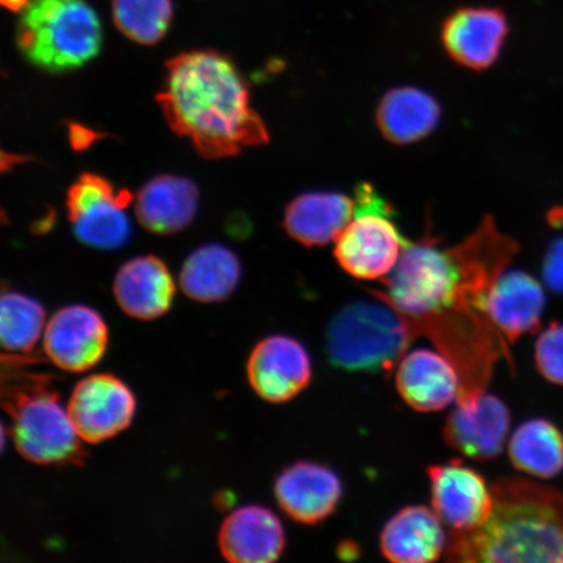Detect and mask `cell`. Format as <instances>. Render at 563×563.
I'll return each instance as SVG.
<instances>
[{
    "label": "cell",
    "instance_id": "cell-1",
    "mask_svg": "<svg viewBox=\"0 0 563 563\" xmlns=\"http://www.w3.org/2000/svg\"><path fill=\"white\" fill-rule=\"evenodd\" d=\"M518 251L490 216L448 249L427 232L417 242L407 241L398 264L382 279L385 290L372 291L454 364L462 402L487 391L499 361L512 365L510 344L493 325L488 299Z\"/></svg>",
    "mask_w": 563,
    "mask_h": 563
},
{
    "label": "cell",
    "instance_id": "cell-2",
    "mask_svg": "<svg viewBox=\"0 0 563 563\" xmlns=\"http://www.w3.org/2000/svg\"><path fill=\"white\" fill-rule=\"evenodd\" d=\"M166 68L157 101L175 133L191 141L200 156L232 157L243 147L269 141L263 119L252 108L249 84L228 55L183 53Z\"/></svg>",
    "mask_w": 563,
    "mask_h": 563
},
{
    "label": "cell",
    "instance_id": "cell-3",
    "mask_svg": "<svg viewBox=\"0 0 563 563\" xmlns=\"http://www.w3.org/2000/svg\"><path fill=\"white\" fill-rule=\"evenodd\" d=\"M492 492L488 522L450 533L449 561L563 562V492L525 478H499Z\"/></svg>",
    "mask_w": 563,
    "mask_h": 563
},
{
    "label": "cell",
    "instance_id": "cell-4",
    "mask_svg": "<svg viewBox=\"0 0 563 563\" xmlns=\"http://www.w3.org/2000/svg\"><path fill=\"white\" fill-rule=\"evenodd\" d=\"M30 358L3 356L2 405L19 454L37 464L84 460L81 439L60 404L52 375L30 371Z\"/></svg>",
    "mask_w": 563,
    "mask_h": 563
},
{
    "label": "cell",
    "instance_id": "cell-5",
    "mask_svg": "<svg viewBox=\"0 0 563 563\" xmlns=\"http://www.w3.org/2000/svg\"><path fill=\"white\" fill-rule=\"evenodd\" d=\"M16 41L33 66L51 74L69 73L100 53L102 27L86 0H31L21 11Z\"/></svg>",
    "mask_w": 563,
    "mask_h": 563
},
{
    "label": "cell",
    "instance_id": "cell-6",
    "mask_svg": "<svg viewBox=\"0 0 563 563\" xmlns=\"http://www.w3.org/2000/svg\"><path fill=\"white\" fill-rule=\"evenodd\" d=\"M373 298L351 302L330 321L325 350L333 367L351 373H389L418 336L396 308Z\"/></svg>",
    "mask_w": 563,
    "mask_h": 563
},
{
    "label": "cell",
    "instance_id": "cell-7",
    "mask_svg": "<svg viewBox=\"0 0 563 563\" xmlns=\"http://www.w3.org/2000/svg\"><path fill=\"white\" fill-rule=\"evenodd\" d=\"M355 214L336 239V263L351 277L384 279L399 262L407 239L397 228L396 210L369 183L355 189Z\"/></svg>",
    "mask_w": 563,
    "mask_h": 563
},
{
    "label": "cell",
    "instance_id": "cell-8",
    "mask_svg": "<svg viewBox=\"0 0 563 563\" xmlns=\"http://www.w3.org/2000/svg\"><path fill=\"white\" fill-rule=\"evenodd\" d=\"M132 196L97 174H82L67 195L68 218L79 241L96 250H117L129 241L125 214Z\"/></svg>",
    "mask_w": 563,
    "mask_h": 563
},
{
    "label": "cell",
    "instance_id": "cell-9",
    "mask_svg": "<svg viewBox=\"0 0 563 563\" xmlns=\"http://www.w3.org/2000/svg\"><path fill=\"white\" fill-rule=\"evenodd\" d=\"M67 411L81 441L100 443L130 427L135 417L136 400L122 379L91 375L76 384Z\"/></svg>",
    "mask_w": 563,
    "mask_h": 563
},
{
    "label": "cell",
    "instance_id": "cell-10",
    "mask_svg": "<svg viewBox=\"0 0 563 563\" xmlns=\"http://www.w3.org/2000/svg\"><path fill=\"white\" fill-rule=\"evenodd\" d=\"M427 474L433 510L450 532L473 531L488 522L493 492L482 474L461 460L435 464Z\"/></svg>",
    "mask_w": 563,
    "mask_h": 563
},
{
    "label": "cell",
    "instance_id": "cell-11",
    "mask_svg": "<svg viewBox=\"0 0 563 563\" xmlns=\"http://www.w3.org/2000/svg\"><path fill=\"white\" fill-rule=\"evenodd\" d=\"M246 376L260 398L271 404H285L311 384V357L294 338L271 335L252 350Z\"/></svg>",
    "mask_w": 563,
    "mask_h": 563
},
{
    "label": "cell",
    "instance_id": "cell-12",
    "mask_svg": "<svg viewBox=\"0 0 563 563\" xmlns=\"http://www.w3.org/2000/svg\"><path fill=\"white\" fill-rule=\"evenodd\" d=\"M108 343V325L100 313L87 306L62 308L45 327V354L62 371L80 373L93 368Z\"/></svg>",
    "mask_w": 563,
    "mask_h": 563
},
{
    "label": "cell",
    "instance_id": "cell-13",
    "mask_svg": "<svg viewBox=\"0 0 563 563\" xmlns=\"http://www.w3.org/2000/svg\"><path fill=\"white\" fill-rule=\"evenodd\" d=\"M508 34L509 23L503 10L462 7L443 21L441 42L457 65L485 70L498 60Z\"/></svg>",
    "mask_w": 563,
    "mask_h": 563
},
{
    "label": "cell",
    "instance_id": "cell-14",
    "mask_svg": "<svg viewBox=\"0 0 563 563\" xmlns=\"http://www.w3.org/2000/svg\"><path fill=\"white\" fill-rule=\"evenodd\" d=\"M510 421L508 406L485 391L474 405H457L449 415L443 426V440L470 460L489 462L501 454Z\"/></svg>",
    "mask_w": 563,
    "mask_h": 563
},
{
    "label": "cell",
    "instance_id": "cell-15",
    "mask_svg": "<svg viewBox=\"0 0 563 563\" xmlns=\"http://www.w3.org/2000/svg\"><path fill=\"white\" fill-rule=\"evenodd\" d=\"M282 511L295 522L316 526L333 516L341 503L343 485L332 468L316 462H297L274 485Z\"/></svg>",
    "mask_w": 563,
    "mask_h": 563
},
{
    "label": "cell",
    "instance_id": "cell-16",
    "mask_svg": "<svg viewBox=\"0 0 563 563\" xmlns=\"http://www.w3.org/2000/svg\"><path fill=\"white\" fill-rule=\"evenodd\" d=\"M397 390L405 402L419 412L445 410L460 396L461 378L449 358L432 350L406 354L396 372Z\"/></svg>",
    "mask_w": 563,
    "mask_h": 563
},
{
    "label": "cell",
    "instance_id": "cell-17",
    "mask_svg": "<svg viewBox=\"0 0 563 563\" xmlns=\"http://www.w3.org/2000/svg\"><path fill=\"white\" fill-rule=\"evenodd\" d=\"M218 545L224 560L232 563L276 562L285 552V528L269 509L246 505L224 519Z\"/></svg>",
    "mask_w": 563,
    "mask_h": 563
},
{
    "label": "cell",
    "instance_id": "cell-18",
    "mask_svg": "<svg viewBox=\"0 0 563 563\" xmlns=\"http://www.w3.org/2000/svg\"><path fill=\"white\" fill-rule=\"evenodd\" d=\"M545 302L544 288L531 274L505 271L492 287L488 311L493 325L514 344L538 332Z\"/></svg>",
    "mask_w": 563,
    "mask_h": 563
},
{
    "label": "cell",
    "instance_id": "cell-19",
    "mask_svg": "<svg viewBox=\"0 0 563 563\" xmlns=\"http://www.w3.org/2000/svg\"><path fill=\"white\" fill-rule=\"evenodd\" d=\"M443 523L434 510L411 505L387 520L379 534V549L386 560L396 563H428L446 552Z\"/></svg>",
    "mask_w": 563,
    "mask_h": 563
},
{
    "label": "cell",
    "instance_id": "cell-20",
    "mask_svg": "<svg viewBox=\"0 0 563 563\" xmlns=\"http://www.w3.org/2000/svg\"><path fill=\"white\" fill-rule=\"evenodd\" d=\"M355 214L352 197L332 191L302 194L288 203L284 229L294 241L320 249L341 236Z\"/></svg>",
    "mask_w": 563,
    "mask_h": 563
},
{
    "label": "cell",
    "instance_id": "cell-21",
    "mask_svg": "<svg viewBox=\"0 0 563 563\" xmlns=\"http://www.w3.org/2000/svg\"><path fill=\"white\" fill-rule=\"evenodd\" d=\"M114 297L122 311L133 319L156 320L172 308L175 282L158 257L132 258L117 273Z\"/></svg>",
    "mask_w": 563,
    "mask_h": 563
},
{
    "label": "cell",
    "instance_id": "cell-22",
    "mask_svg": "<svg viewBox=\"0 0 563 563\" xmlns=\"http://www.w3.org/2000/svg\"><path fill=\"white\" fill-rule=\"evenodd\" d=\"M441 104L428 91L417 87H398L386 91L376 111L382 135L396 145H410L438 129Z\"/></svg>",
    "mask_w": 563,
    "mask_h": 563
},
{
    "label": "cell",
    "instance_id": "cell-23",
    "mask_svg": "<svg viewBox=\"0 0 563 563\" xmlns=\"http://www.w3.org/2000/svg\"><path fill=\"white\" fill-rule=\"evenodd\" d=\"M199 191L194 183L180 176L161 175L141 189L136 216L143 227L158 235L185 230L194 221Z\"/></svg>",
    "mask_w": 563,
    "mask_h": 563
},
{
    "label": "cell",
    "instance_id": "cell-24",
    "mask_svg": "<svg viewBox=\"0 0 563 563\" xmlns=\"http://www.w3.org/2000/svg\"><path fill=\"white\" fill-rule=\"evenodd\" d=\"M241 279V264L227 246L208 244L196 250L183 264L180 287L188 298L200 302L228 299Z\"/></svg>",
    "mask_w": 563,
    "mask_h": 563
},
{
    "label": "cell",
    "instance_id": "cell-25",
    "mask_svg": "<svg viewBox=\"0 0 563 563\" xmlns=\"http://www.w3.org/2000/svg\"><path fill=\"white\" fill-rule=\"evenodd\" d=\"M512 466L528 475L552 478L563 471V433L545 419L523 422L509 442Z\"/></svg>",
    "mask_w": 563,
    "mask_h": 563
},
{
    "label": "cell",
    "instance_id": "cell-26",
    "mask_svg": "<svg viewBox=\"0 0 563 563\" xmlns=\"http://www.w3.org/2000/svg\"><path fill=\"white\" fill-rule=\"evenodd\" d=\"M45 309L37 300L5 292L0 302V342L11 354H30L45 332Z\"/></svg>",
    "mask_w": 563,
    "mask_h": 563
},
{
    "label": "cell",
    "instance_id": "cell-27",
    "mask_svg": "<svg viewBox=\"0 0 563 563\" xmlns=\"http://www.w3.org/2000/svg\"><path fill=\"white\" fill-rule=\"evenodd\" d=\"M112 19L126 38L156 45L170 30L173 0H111Z\"/></svg>",
    "mask_w": 563,
    "mask_h": 563
},
{
    "label": "cell",
    "instance_id": "cell-28",
    "mask_svg": "<svg viewBox=\"0 0 563 563\" xmlns=\"http://www.w3.org/2000/svg\"><path fill=\"white\" fill-rule=\"evenodd\" d=\"M534 363L549 383L563 386V323L552 322L534 346Z\"/></svg>",
    "mask_w": 563,
    "mask_h": 563
},
{
    "label": "cell",
    "instance_id": "cell-29",
    "mask_svg": "<svg viewBox=\"0 0 563 563\" xmlns=\"http://www.w3.org/2000/svg\"><path fill=\"white\" fill-rule=\"evenodd\" d=\"M543 276L551 290L563 294V239L554 242L548 250L543 264Z\"/></svg>",
    "mask_w": 563,
    "mask_h": 563
},
{
    "label": "cell",
    "instance_id": "cell-30",
    "mask_svg": "<svg viewBox=\"0 0 563 563\" xmlns=\"http://www.w3.org/2000/svg\"><path fill=\"white\" fill-rule=\"evenodd\" d=\"M69 137L75 150H84L93 143L96 135L95 132L88 131L84 126L73 124L69 126Z\"/></svg>",
    "mask_w": 563,
    "mask_h": 563
},
{
    "label": "cell",
    "instance_id": "cell-31",
    "mask_svg": "<svg viewBox=\"0 0 563 563\" xmlns=\"http://www.w3.org/2000/svg\"><path fill=\"white\" fill-rule=\"evenodd\" d=\"M0 2H2L7 10L21 12L31 3V0H0Z\"/></svg>",
    "mask_w": 563,
    "mask_h": 563
}]
</instances>
